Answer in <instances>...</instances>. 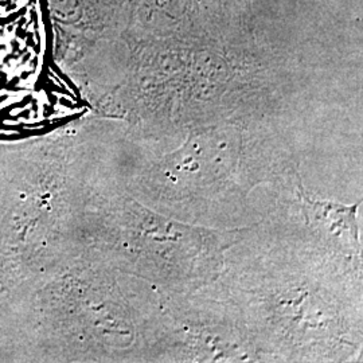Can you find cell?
I'll list each match as a JSON object with an SVG mask.
<instances>
[{"label": "cell", "instance_id": "6da1fadb", "mask_svg": "<svg viewBox=\"0 0 363 363\" xmlns=\"http://www.w3.org/2000/svg\"><path fill=\"white\" fill-rule=\"evenodd\" d=\"M52 25L48 3L0 21V124L34 125L50 72Z\"/></svg>", "mask_w": 363, "mask_h": 363}, {"label": "cell", "instance_id": "7a4b0ae2", "mask_svg": "<svg viewBox=\"0 0 363 363\" xmlns=\"http://www.w3.org/2000/svg\"><path fill=\"white\" fill-rule=\"evenodd\" d=\"M135 23L140 39H182L238 22L222 15L210 0H138Z\"/></svg>", "mask_w": 363, "mask_h": 363}, {"label": "cell", "instance_id": "3957f363", "mask_svg": "<svg viewBox=\"0 0 363 363\" xmlns=\"http://www.w3.org/2000/svg\"><path fill=\"white\" fill-rule=\"evenodd\" d=\"M301 199L307 206L308 216L323 225L330 233L337 235L350 244L358 241L357 206H343L325 201H312L306 191H301Z\"/></svg>", "mask_w": 363, "mask_h": 363}, {"label": "cell", "instance_id": "277c9868", "mask_svg": "<svg viewBox=\"0 0 363 363\" xmlns=\"http://www.w3.org/2000/svg\"><path fill=\"white\" fill-rule=\"evenodd\" d=\"M214 7L235 22H255L253 0H210Z\"/></svg>", "mask_w": 363, "mask_h": 363}, {"label": "cell", "instance_id": "5b68a950", "mask_svg": "<svg viewBox=\"0 0 363 363\" xmlns=\"http://www.w3.org/2000/svg\"><path fill=\"white\" fill-rule=\"evenodd\" d=\"M48 0H0V21L13 19Z\"/></svg>", "mask_w": 363, "mask_h": 363}]
</instances>
